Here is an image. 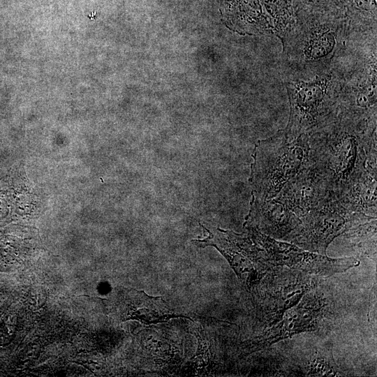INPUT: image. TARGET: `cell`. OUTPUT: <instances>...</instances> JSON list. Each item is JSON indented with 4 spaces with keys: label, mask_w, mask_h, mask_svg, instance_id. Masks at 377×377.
Here are the masks:
<instances>
[{
    "label": "cell",
    "mask_w": 377,
    "mask_h": 377,
    "mask_svg": "<svg viewBox=\"0 0 377 377\" xmlns=\"http://www.w3.org/2000/svg\"><path fill=\"white\" fill-rule=\"evenodd\" d=\"M343 115L308 137V163L324 178L337 199L367 170H376L374 128L361 127L357 114Z\"/></svg>",
    "instance_id": "obj_1"
},
{
    "label": "cell",
    "mask_w": 377,
    "mask_h": 377,
    "mask_svg": "<svg viewBox=\"0 0 377 377\" xmlns=\"http://www.w3.org/2000/svg\"><path fill=\"white\" fill-rule=\"evenodd\" d=\"M308 136L289 140L284 131L259 141L253 154L251 183L253 195L262 199L274 198L284 184L306 165Z\"/></svg>",
    "instance_id": "obj_2"
},
{
    "label": "cell",
    "mask_w": 377,
    "mask_h": 377,
    "mask_svg": "<svg viewBox=\"0 0 377 377\" xmlns=\"http://www.w3.org/2000/svg\"><path fill=\"white\" fill-rule=\"evenodd\" d=\"M371 217L349 211L334 198L301 216L300 224L283 239L304 250L325 255L334 239Z\"/></svg>",
    "instance_id": "obj_3"
},
{
    "label": "cell",
    "mask_w": 377,
    "mask_h": 377,
    "mask_svg": "<svg viewBox=\"0 0 377 377\" xmlns=\"http://www.w3.org/2000/svg\"><path fill=\"white\" fill-rule=\"evenodd\" d=\"M336 198L328 184L308 162L289 179L274 198L299 218L322 203Z\"/></svg>",
    "instance_id": "obj_4"
},
{
    "label": "cell",
    "mask_w": 377,
    "mask_h": 377,
    "mask_svg": "<svg viewBox=\"0 0 377 377\" xmlns=\"http://www.w3.org/2000/svg\"><path fill=\"white\" fill-rule=\"evenodd\" d=\"M257 238L264 250L265 266L285 265L309 274L322 276L332 275L337 271L335 258L316 253L304 251L300 247L283 242H279L260 232Z\"/></svg>",
    "instance_id": "obj_5"
},
{
    "label": "cell",
    "mask_w": 377,
    "mask_h": 377,
    "mask_svg": "<svg viewBox=\"0 0 377 377\" xmlns=\"http://www.w3.org/2000/svg\"><path fill=\"white\" fill-rule=\"evenodd\" d=\"M300 223V219L276 198L262 199L253 195L246 217L249 228L269 237L283 239Z\"/></svg>",
    "instance_id": "obj_6"
},
{
    "label": "cell",
    "mask_w": 377,
    "mask_h": 377,
    "mask_svg": "<svg viewBox=\"0 0 377 377\" xmlns=\"http://www.w3.org/2000/svg\"><path fill=\"white\" fill-rule=\"evenodd\" d=\"M316 297H306L295 307L289 309L277 326L253 341L252 351L262 349L296 334L314 330L320 316V304Z\"/></svg>",
    "instance_id": "obj_7"
},
{
    "label": "cell",
    "mask_w": 377,
    "mask_h": 377,
    "mask_svg": "<svg viewBox=\"0 0 377 377\" xmlns=\"http://www.w3.org/2000/svg\"><path fill=\"white\" fill-rule=\"evenodd\" d=\"M127 296L124 313L126 320L156 324L181 316L170 309L161 297L149 296L143 291L135 290L130 291Z\"/></svg>",
    "instance_id": "obj_8"
},
{
    "label": "cell",
    "mask_w": 377,
    "mask_h": 377,
    "mask_svg": "<svg viewBox=\"0 0 377 377\" xmlns=\"http://www.w3.org/2000/svg\"><path fill=\"white\" fill-rule=\"evenodd\" d=\"M338 200L352 212L376 216V170H367Z\"/></svg>",
    "instance_id": "obj_9"
},
{
    "label": "cell",
    "mask_w": 377,
    "mask_h": 377,
    "mask_svg": "<svg viewBox=\"0 0 377 377\" xmlns=\"http://www.w3.org/2000/svg\"><path fill=\"white\" fill-rule=\"evenodd\" d=\"M337 366L334 362L331 351L324 354V357L317 358L313 365H311L309 374L318 376L334 375L337 372Z\"/></svg>",
    "instance_id": "obj_10"
}]
</instances>
